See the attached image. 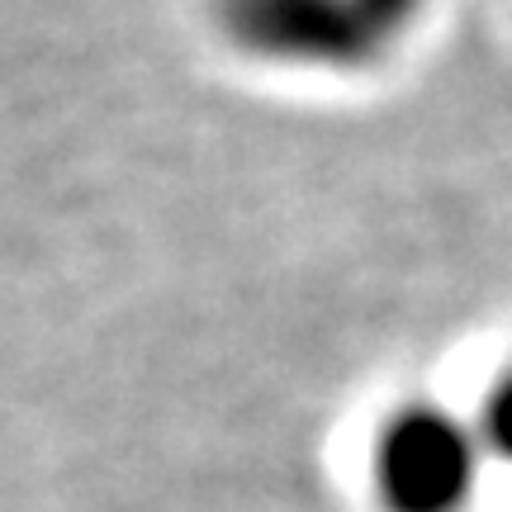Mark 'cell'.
Segmentation results:
<instances>
[{"mask_svg": "<svg viewBox=\"0 0 512 512\" xmlns=\"http://www.w3.org/2000/svg\"><path fill=\"white\" fill-rule=\"evenodd\" d=\"M214 19L238 53L294 72H366L399 43L370 0H214Z\"/></svg>", "mask_w": 512, "mask_h": 512, "instance_id": "cell-2", "label": "cell"}, {"mask_svg": "<svg viewBox=\"0 0 512 512\" xmlns=\"http://www.w3.org/2000/svg\"><path fill=\"white\" fill-rule=\"evenodd\" d=\"M475 432L484 441V456L512 465V361L498 370L475 413Z\"/></svg>", "mask_w": 512, "mask_h": 512, "instance_id": "cell-3", "label": "cell"}, {"mask_svg": "<svg viewBox=\"0 0 512 512\" xmlns=\"http://www.w3.org/2000/svg\"><path fill=\"white\" fill-rule=\"evenodd\" d=\"M422 5H427V0H370V10L380 15V24L394 38H403L408 29H413V19L422 15Z\"/></svg>", "mask_w": 512, "mask_h": 512, "instance_id": "cell-4", "label": "cell"}, {"mask_svg": "<svg viewBox=\"0 0 512 512\" xmlns=\"http://www.w3.org/2000/svg\"><path fill=\"white\" fill-rule=\"evenodd\" d=\"M484 460L475 418L413 399L380 422L370 446V484L384 512H470Z\"/></svg>", "mask_w": 512, "mask_h": 512, "instance_id": "cell-1", "label": "cell"}]
</instances>
